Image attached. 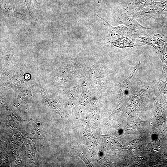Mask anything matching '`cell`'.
Masks as SVG:
<instances>
[{"mask_svg": "<svg viewBox=\"0 0 167 167\" xmlns=\"http://www.w3.org/2000/svg\"><path fill=\"white\" fill-rule=\"evenodd\" d=\"M138 158H139V157H138Z\"/></svg>", "mask_w": 167, "mask_h": 167, "instance_id": "21", "label": "cell"}, {"mask_svg": "<svg viewBox=\"0 0 167 167\" xmlns=\"http://www.w3.org/2000/svg\"><path fill=\"white\" fill-rule=\"evenodd\" d=\"M136 163H137V164H139V162H136Z\"/></svg>", "mask_w": 167, "mask_h": 167, "instance_id": "9", "label": "cell"}, {"mask_svg": "<svg viewBox=\"0 0 167 167\" xmlns=\"http://www.w3.org/2000/svg\"><path fill=\"white\" fill-rule=\"evenodd\" d=\"M153 0H134L130 1L125 9L128 15H133L151 5Z\"/></svg>", "mask_w": 167, "mask_h": 167, "instance_id": "3", "label": "cell"}, {"mask_svg": "<svg viewBox=\"0 0 167 167\" xmlns=\"http://www.w3.org/2000/svg\"><path fill=\"white\" fill-rule=\"evenodd\" d=\"M156 149H154V150H156Z\"/></svg>", "mask_w": 167, "mask_h": 167, "instance_id": "16", "label": "cell"}, {"mask_svg": "<svg viewBox=\"0 0 167 167\" xmlns=\"http://www.w3.org/2000/svg\"><path fill=\"white\" fill-rule=\"evenodd\" d=\"M134 149H135V148H134Z\"/></svg>", "mask_w": 167, "mask_h": 167, "instance_id": "17", "label": "cell"}, {"mask_svg": "<svg viewBox=\"0 0 167 167\" xmlns=\"http://www.w3.org/2000/svg\"><path fill=\"white\" fill-rule=\"evenodd\" d=\"M163 65V70L167 71V42L161 47L155 48Z\"/></svg>", "mask_w": 167, "mask_h": 167, "instance_id": "5", "label": "cell"}, {"mask_svg": "<svg viewBox=\"0 0 167 167\" xmlns=\"http://www.w3.org/2000/svg\"><path fill=\"white\" fill-rule=\"evenodd\" d=\"M129 145H128V147H129Z\"/></svg>", "mask_w": 167, "mask_h": 167, "instance_id": "20", "label": "cell"}, {"mask_svg": "<svg viewBox=\"0 0 167 167\" xmlns=\"http://www.w3.org/2000/svg\"><path fill=\"white\" fill-rule=\"evenodd\" d=\"M139 158H141V156H139Z\"/></svg>", "mask_w": 167, "mask_h": 167, "instance_id": "14", "label": "cell"}, {"mask_svg": "<svg viewBox=\"0 0 167 167\" xmlns=\"http://www.w3.org/2000/svg\"><path fill=\"white\" fill-rule=\"evenodd\" d=\"M133 126V127H135V126Z\"/></svg>", "mask_w": 167, "mask_h": 167, "instance_id": "19", "label": "cell"}, {"mask_svg": "<svg viewBox=\"0 0 167 167\" xmlns=\"http://www.w3.org/2000/svg\"><path fill=\"white\" fill-rule=\"evenodd\" d=\"M150 124L151 125H152V122H150Z\"/></svg>", "mask_w": 167, "mask_h": 167, "instance_id": "11", "label": "cell"}, {"mask_svg": "<svg viewBox=\"0 0 167 167\" xmlns=\"http://www.w3.org/2000/svg\"><path fill=\"white\" fill-rule=\"evenodd\" d=\"M162 35L167 36V19L164 20L162 23Z\"/></svg>", "mask_w": 167, "mask_h": 167, "instance_id": "7", "label": "cell"}, {"mask_svg": "<svg viewBox=\"0 0 167 167\" xmlns=\"http://www.w3.org/2000/svg\"><path fill=\"white\" fill-rule=\"evenodd\" d=\"M133 152H134V150H133Z\"/></svg>", "mask_w": 167, "mask_h": 167, "instance_id": "18", "label": "cell"}, {"mask_svg": "<svg viewBox=\"0 0 167 167\" xmlns=\"http://www.w3.org/2000/svg\"><path fill=\"white\" fill-rule=\"evenodd\" d=\"M139 149H140V147H139Z\"/></svg>", "mask_w": 167, "mask_h": 167, "instance_id": "15", "label": "cell"}, {"mask_svg": "<svg viewBox=\"0 0 167 167\" xmlns=\"http://www.w3.org/2000/svg\"><path fill=\"white\" fill-rule=\"evenodd\" d=\"M102 0H98V2L99 3H101V2Z\"/></svg>", "mask_w": 167, "mask_h": 167, "instance_id": "8", "label": "cell"}, {"mask_svg": "<svg viewBox=\"0 0 167 167\" xmlns=\"http://www.w3.org/2000/svg\"><path fill=\"white\" fill-rule=\"evenodd\" d=\"M156 151L157 152H158V150H157V149H156Z\"/></svg>", "mask_w": 167, "mask_h": 167, "instance_id": "12", "label": "cell"}, {"mask_svg": "<svg viewBox=\"0 0 167 167\" xmlns=\"http://www.w3.org/2000/svg\"><path fill=\"white\" fill-rule=\"evenodd\" d=\"M158 148L159 149L161 148V147H160V146H159L158 147Z\"/></svg>", "mask_w": 167, "mask_h": 167, "instance_id": "10", "label": "cell"}, {"mask_svg": "<svg viewBox=\"0 0 167 167\" xmlns=\"http://www.w3.org/2000/svg\"><path fill=\"white\" fill-rule=\"evenodd\" d=\"M152 39L154 48L156 47H162L167 42V36L159 34H154L152 36Z\"/></svg>", "mask_w": 167, "mask_h": 167, "instance_id": "6", "label": "cell"}, {"mask_svg": "<svg viewBox=\"0 0 167 167\" xmlns=\"http://www.w3.org/2000/svg\"><path fill=\"white\" fill-rule=\"evenodd\" d=\"M114 19L117 24H123L134 31L151 29L143 26L132 19L127 14L125 9L117 10L115 13Z\"/></svg>", "mask_w": 167, "mask_h": 167, "instance_id": "1", "label": "cell"}, {"mask_svg": "<svg viewBox=\"0 0 167 167\" xmlns=\"http://www.w3.org/2000/svg\"><path fill=\"white\" fill-rule=\"evenodd\" d=\"M133 0H130V1H133Z\"/></svg>", "mask_w": 167, "mask_h": 167, "instance_id": "13", "label": "cell"}, {"mask_svg": "<svg viewBox=\"0 0 167 167\" xmlns=\"http://www.w3.org/2000/svg\"><path fill=\"white\" fill-rule=\"evenodd\" d=\"M114 45L121 48L132 47L135 45L131 37H124L117 39L111 43Z\"/></svg>", "mask_w": 167, "mask_h": 167, "instance_id": "4", "label": "cell"}, {"mask_svg": "<svg viewBox=\"0 0 167 167\" xmlns=\"http://www.w3.org/2000/svg\"><path fill=\"white\" fill-rule=\"evenodd\" d=\"M106 23L107 24L109 31L106 36V39L110 42L112 43L114 41L124 37H131L133 35V31L126 26L121 25L117 27H113L106 20L99 16L94 14Z\"/></svg>", "mask_w": 167, "mask_h": 167, "instance_id": "2", "label": "cell"}]
</instances>
